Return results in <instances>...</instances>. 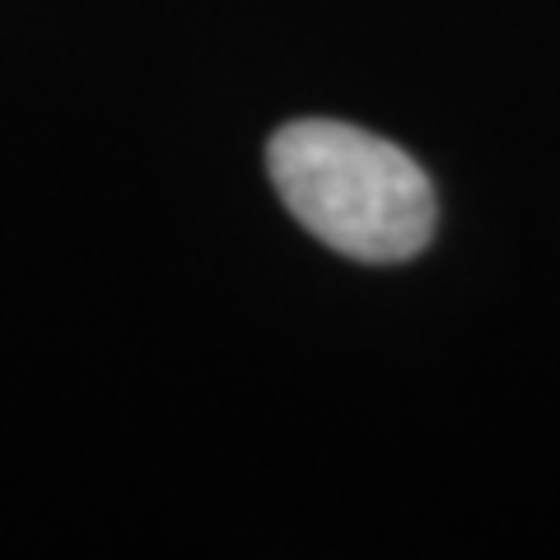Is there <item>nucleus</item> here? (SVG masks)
I'll use <instances>...</instances> for the list:
<instances>
[{"label":"nucleus","mask_w":560,"mask_h":560,"mask_svg":"<svg viewBox=\"0 0 560 560\" xmlns=\"http://www.w3.org/2000/svg\"><path fill=\"white\" fill-rule=\"evenodd\" d=\"M271 183L294 220L331 253L407 261L434 234V187L407 150L350 121H290L271 150Z\"/></svg>","instance_id":"nucleus-1"}]
</instances>
